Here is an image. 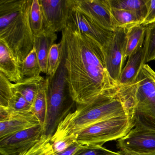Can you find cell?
Segmentation results:
<instances>
[{
	"label": "cell",
	"instance_id": "6da1fadb",
	"mask_svg": "<svg viewBox=\"0 0 155 155\" xmlns=\"http://www.w3.org/2000/svg\"><path fill=\"white\" fill-rule=\"evenodd\" d=\"M60 42L70 92L76 104L118 89L107 71L102 47L96 41L67 25Z\"/></svg>",
	"mask_w": 155,
	"mask_h": 155
},
{
	"label": "cell",
	"instance_id": "7a4b0ae2",
	"mask_svg": "<svg viewBox=\"0 0 155 155\" xmlns=\"http://www.w3.org/2000/svg\"><path fill=\"white\" fill-rule=\"evenodd\" d=\"M32 0H0V40L20 67L34 48L29 15Z\"/></svg>",
	"mask_w": 155,
	"mask_h": 155
},
{
	"label": "cell",
	"instance_id": "3957f363",
	"mask_svg": "<svg viewBox=\"0 0 155 155\" xmlns=\"http://www.w3.org/2000/svg\"><path fill=\"white\" fill-rule=\"evenodd\" d=\"M117 91H105L85 104H77L76 109L67 115L59 124L51 141L76 135L83 129L101 120L129 116L117 97Z\"/></svg>",
	"mask_w": 155,
	"mask_h": 155
},
{
	"label": "cell",
	"instance_id": "277c9868",
	"mask_svg": "<svg viewBox=\"0 0 155 155\" xmlns=\"http://www.w3.org/2000/svg\"><path fill=\"white\" fill-rule=\"evenodd\" d=\"M61 60L53 78H48V111L42 135L52 137L60 122L72 112L74 104L67 78L65 59L61 42Z\"/></svg>",
	"mask_w": 155,
	"mask_h": 155
},
{
	"label": "cell",
	"instance_id": "5b68a950",
	"mask_svg": "<svg viewBox=\"0 0 155 155\" xmlns=\"http://www.w3.org/2000/svg\"><path fill=\"white\" fill-rule=\"evenodd\" d=\"M133 128L132 120L129 116L115 117L83 129L76 134L77 141L81 145L102 146L108 141L121 138Z\"/></svg>",
	"mask_w": 155,
	"mask_h": 155
},
{
	"label": "cell",
	"instance_id": "8992f818",
	"mask_svg": "<svg viewBox=\"0 0 155 155\" xmlns=\"http://www.w3.org/2000/svg\"><path fill=\"white\" fill-rule=\"evenodd\" d=\"M127 33V29L117 28L110 40L102 47L108 73L117 85L126 60Z\"/></svg>",
	"mask_w": 155,
	"mask_h": 155
},
{
	"label": "cell",
	"instance_id": "52a82bcc",
	"mask_svg": "<svg viewBox=\"0 0 155 155\" xmlns=\"http://www.w3.org/2000/svg\"><path fill=\"white\" fill-rule=\"evenodd\" d=\"M67 25L96 41L102 47L110 40L114 31L101 27L78 9L71 0Z\"/></svg>",
	"mask_w": 155,
	"mask_h": 155
},
{
	"label": "cell",
	"instance_id": "ba28073f",
	"mask_svg": "<svg viewBox=\"0 0 155 155\" xmlns=\"http://www.w3.org/2000/svg\"><path fill=\"white\" fill-rule=\"evenodd\" d=\"M42 133L43 128L38 125L0 139L1 155H19L37 144Z\"/></svg>",
	"mask_w": 155,
	"mask_h": 155
},
{
	"label": "cell",
	"instance_id": "9c48e42d",
	"mask_svg": "<svg viewBox=\"0 0 155 155\" xmlns=\"http://www.w3.org/2000/svg\"><path fill=\"white\" fill-rule=\"evenodd\" d=\"M117 147L121 152L136 154L155 152V131L133 127L118 140Z\"/></svg>",
	"mask_w": 155,
	"mask_h": 155
},
{
	"label": "cell",
	"instance_id": "30bf717a",
	"mask_svg": "<svg viewBox=\"0 0 155 155\" xmlns=\"http://www.w3.org/2000/svg\"><path fill=\"white\" fill-rule=\"evenodd\" d=\"M43 18V28L54 32L67 27L71 0H39Z\"/></svg>",
	"mask_w": 155,
	"mask_h": 155
},
{
	"label": "cell",
	"instance_id": "8fae6325",
	"mask_svg": "<svg viewBox=\"0 0 155 155\" xmlns=\"http://www.w3.org/2000/svg\"><path fill=\"white\" fill-rule=\"evenodd\" d=\"M75 7L99 26L114 31L117 28L108 0H72Z\"/></svg>",
	"mask_w": 155,
	"mask_h": 155
},
{
	"label": "cell",
	"instance_id": "7c38bea8",
	"mask_svg": "<svg viewBox=\"0 0 155 155\" xmlns=\"http://www.w3.org/2000/svg\"><path fill=\"white\" fill-rule=\"evenodd\" d=\"M9 113L8 118L0 121V139L40 125L32 112Z\"/></svg>",
	"mask_w": 155,
	"mask_h": 155
},
{
	"label": "cell",
	"instance_id": "4fadbf2b",
	"mask_svg": "<svg viewBox=\"0 0 155 155\" xmlns=\"http://www.w3.org/2000/svg\"><path fill=\"white\" fill-rule=\"evenodd\" d=\"M56 32L47 28L34 36V48L36 49L41 72L47 74L48 57L51 47L57 40Z\"/></svg>",
	"mask_w": 155,
	"mask_h": 155
},
{
	"label": "cell",
	"instance_id": "5bb4252c",
	"mask_svg": "<svg viewBox=\"0 0 155 155\" xmlns=\"http://www.w3.org/2000/svg\"><path fill=\"white\" fill-rule=\"evenodd\" d=\"M0 72L12 82L16 83L22 79L20 67L6 44L0 40Z\"/></svg>",
	"mask_w": 155,
	"mask_h": 155
},
{
	"label": "cell",
	"instance_id": "9a60e30c",
	"mask_svg": "<svg viewBox=\"0 0 155 155\" xmlns=\"http://www.w3.org/2000/svg\"><path fill=\"white\" fill-rule=\"evenodd\" d=\"M143 48L128 57L126 66L121 71L118 87L133 84L136 81L139 72L143 66Z\"/></svg>",
	"mask_w": 155,
	"mask_h": 155
},
{
	"label": "cell",
	"instance_id": "2e32d148",
	"mask_svg": "<svg viewBox=\"0 0 155 155\" xmlns=\"http://www.w3.org/2000/svg\"><path fill=\"white\" fill-rule=\"evenodd\" d=\"M44 80L45 78L41 76L22 79L21 81L13 84V91L20 93L32 105Z\"/></svg>",
	"mask_w": 155,
	"mask_h": 155
},
{
	"label": "cell",
	"instance_id": "e0dca14e",
	"mask_svg": "<svg viewBox=\"0 0 155 155\" xmlns=\"http://www.w3.org/2000/svg\"><path fill=\"white\" fill-rule=\"evenodd\" d=\"M48 78L46 77L40 87L32 104V112L37 118L41 126L44 127L48 111Z\"/></svg>",
	"mask_w": 155,
	"mask_h": 155
},
{
	"label": "cell",
	"instance_id": "ac0fdd59",
	"mask_svg": "<svg viewBox=\"0 0 155 155\" xmlns=\"http://www.w3.org/2000/svg\"><path fill=\"white\" fill-rule=\"evenodd\" d=\"M146 27L142 25L134 26L127 29V44L125 60L127 57L143 48L146 35Z\"/></svg>",
	"mask_w": 155,
	"mask_h": 155
},
{
	"label": "cell",
	"instance_id": "d6986e66",
	"mask_svg": "<svg viewBox=\"0 0 155 155\" xmlns=\"http://www.w3.org/2000/svg\"><path fill=\"white\" fill-rule=\"evenodd\" d=\"M108 2L111 9L134 12L145 20L147 13V0H108Z\"/></svg>",
	"mask_w": 155,
	"mask_h": 155
},
{
	"label": "cell",
	"instance_id": "ffe728a7",
	"mask_svg": "<svg viewBox=\"0 0 155 155\" xmlns=\"http://www.w3.org/2000/svg\"><path fill=\"white\" fill-rule=\"evenodd\" d=\"M111 12L117 28L128 29L134 26L142 25L144 22L140 17L131 12L111 8Z\"/></svg>",
	"mask_w": 155,
	"mask_h": 155
},
{
	"label": "cell",
	"instance_id": "44dd1931",
	"mask_svg": "<svg viewBox=\"0 0 155 155\" xmlns=\"http://www.w3.org/2000/svg\"><path fill=\"white\" fill-rule=\"evenodd\" d=\"M118 87L117 97L123 104L128 115L131 118L136 104V81L130 85L120 86Z\"/></svg>",
	"mask_w": 155,
	"mask_h": 155
},
{
	"label": "cell",
	"instance_id": "7402d4cb",
	"mask_svg": "<svg viewBox=\"0 0 155 155\" xmlns=\"http://www.w3.org/2000/svg\"><path fill=\"white\" fill-rule=\"evenodd\" d=\"M22 79L40 76L41 72L38 55L35 48L31 51L20 66Z\"/></svg>",
	"mask_w": 155,
	"mask_h": 155
},
{
	"label": "cell",
	"instance_id": "603a6c76",
	"mask_svg": "<svg viewBox=\"0 0 155 155\" xmlns=\"http://www.w3.org/2000/svg\"><path fill=\"white\" fill-rule=\"evenodd\" d=\"M143 65L155 59V22L147 26L143 47Z\"/></svg>",
	"mask_w": 155,
	"mask_h": 155
},
{
	"label": "cell",
	"instance_id": "cb8c5ba5",
	"mask_svg": "<svg viewBox=\"0 0 155 155\" xmlns=\"http://www.w3.org/2000/svg\"><path fill=\"white\" fill-rule=\"evenodd\" d=\"M31 27L34 36L43 29V18L39 0H32L29 15Z\"/></svg>",
	"mask_w": 155,
	"mask_h": 155
},
{
	"label": "cell",
	"instance_id": "d4e9b609",
	"mask_svg": "<svg viewBox=\"0 0 155 155\" xmlns=\"http://www.w3.org/2000/svg\"><path fill=\"white\" fill-rule=\"evenodd\" d=\"M5 108L10 113L32 112V105L19 92H14V95L9 101L8 107Z\"/></svg>",
	"mask_w": 155,
	"mask_h": 155
},
{
	"label": "cell",
	"instance_id": "484cf974",
	"mask_svg": "<svg viewBox=\"0 0 155 155\" xmlns=\"http://www.w3.org/2000/svg\"><path fill=\"white\" fill-rule=\"evenodd\" d=\"M61 60V44H54L51 47L48 61L47 75L50 78H53L57 72Z\"/></svg>",
	"mask_w": 155,
	"mask_h": 155
},
{
	"label": "cell",
	"instance_id": "4316f807",
	"mask_svg": "<svg viewBox=\"0 0 155 155\" xmlns=\"http://www.w3.org/2000/svg\"><path fill=\"white\" fill-rule=\"evenodd\" d=\"M51 137L42 135L39 141L33 147L19 155H53Z\"/></svg>",
	"mask_w": 155,
	"mask_h": 155
},
{
	"label": "cell",
	"instance_id": "83f0119b",
	"mask_svg": "<svg viewBox=\"0 0 155 155\" xmlns=\"http://www.w3.org/2000/svg\"><path fill=\"white\" fill-rule=\"evenodd\" d=\"M13 85L6 76L0 72V107L7 108L14 95Z\"/></svg>",
	"mask_w": 155,
	"mask_h": 155
},
{
	"label": "cell",
	"instance_id": "f1b7e54d",
	"mask_svg": "<svg viewBox=\"0 0 155 155\" xmlns=\"http://www.w3.org/2000/svg\"><path fill=\"white\" fill-rule=\"evenodd\" d=\"M73 155H123L120 151L109 150L102 146L95 145H81Z\"/></svg>",
	"mask_w": 155,
	"mask_h": 155
},
{
	"label": "cell",
	"instance_id": "f546056e",
	"mask_svg": "<svg viewBox=\"0 0 155 155\" xmlns=\"http://www.w3.org/2000/svg\"><path fill=\"white\" fill-rule=\"evenodd\" d=\"M76 142H77L76 135H73L51 141L53 153L56 154L60 153Z\"/></svg>",
	"mask_w": 155,
	"mask_h": 155
},
{
	"label": "cell",
	"instance_id": "4dcf8cb0",
	"mask_svg": "<svg viewBox=\"0 0 155 155\" xmlns=\"http://www.w3.org/2000/svg\"><path fill=\"white\" fill-rule=\"evenodd\" d=\"M147 13L142 25L148 26L155 22V0H147Z\"/></svg>",
	"mask_w": 155,
	"mask_h": 155
},
{
	"label": "cell",
	"instance_id": "1f68e13d",
	"mask_svg": "<svg viewBox=\"0 0 155 155\" xmlns=\"http://www.w3.org/2000/svg\"><path fill=\"white\" fill-rule=\"evenodd\" d=\"M81 145L79 144L78 142H75L66 150H64L60 153L54 154L53 155H73L80 147Z\"/></svg>",
	"mask_w": 155,
	"mask_h": 155
},
{
	"label": "cell",
	"instance_id": "d6a6232c",
	"mask_svg": "<svg viewBox=\"0 0 155 155\" xmlns=\"http://www.w3.org/2000/svg\"><path fill=\"white\" fill-rule=\"evenodd\" d=\"M120 152L123 155H155V152L148 153V154H136V153H127V152H121V151Z\"/></svg>",
	"mask_w": 155,
	"mask_h": 155
},
{
	"label": "cell",
	"instance_id": "836d02e7",
	"mask_svg": "<svg viewBox=\"0 0 155 155\" xmlns=\"http://www.w3.org/2000/svg\"></svg>",
	"mask_w": 155,
	"mask_h": 155
}]
</instances>
